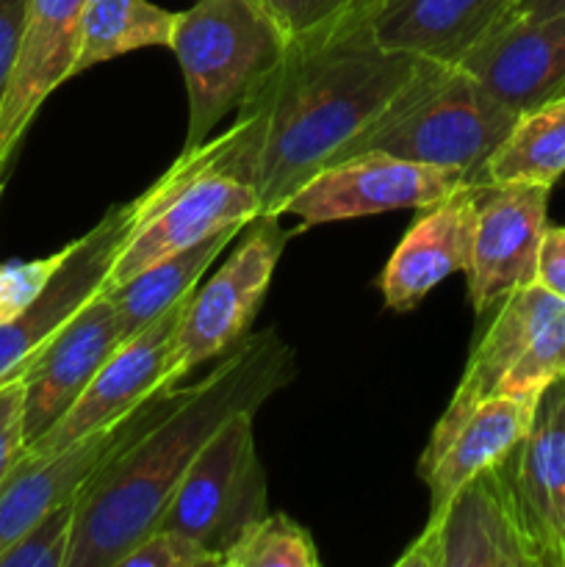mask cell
Returning a JSON list of instances; mask_svg holds the SVG:
<instances>
[{
  "instance_id": "obj_9",
  "label": "cell",
  "mask_w": 565,
  "mask_h": 567,
  "mask_svg": "<svg viewBox=\"0 0 565 567\" xmlns=\"http://www.w3.org/2000/svg\"><path fill=\"white\" fill-rule=\"evenodd\" d=\"M507 457L430 515L397 567H541L515 507Z\"/></svg>"
},
{
  "instance_id": "obj_21",
  "label": "cell",
  "mask_w": 565,
  "mask_h": 567,
  "mask_svg": "<svg viewBox=\"0 0 565 567\" xmlns=\"http://www.w3.org/2000/svg\"><path fill=\"white\" fill-rule=\"evenodd\" d=\"M535 404L496 396L471 410V415L460 424L452 441L421 474V480L427 482V491H430V515H435L465 482H471L482 471L493 468L507 454L515 452V446L530 432Z\"/></svg>"
},
{
  "instance_id": "obj_6",
  "label": "cell",
  "mask_w": 565,
  "mask_h": 567,
  "mask_svg": "<svg viewBox=\"0 0 565 567\" xmlns=\"http://www.w3.org/2000/svg\"><path fill=\"white\" fill-rule=\"evenodd\" d=\"M286 241L288 233L280 227V216H255L230 258H225L210 280L188 293L166 349L158 393L181 388L199 365L219 360L249 336Z\"/></svg>"
},
{
  "instance_id": "obj_23",
  "label": "cell",
  "mask_w": 565,
  "mask_h": 567,
  "mask_svg": "<svg viewBox=\"0 0 565 567\" xmlns=\"http://www.w3.org/2000/svg\"><path fill=\"white\" fill-rule=\"evenodd\" d=\"M565 175V94L515 120L476 183H537L552 188Z\"/></svg>"
},
{
  "instance_id": "obj_13",
  "label": "cell",
  "mask_w": 565,
  "mask_h": 567,
  "mask_svg": "<svg viewBox=\"0 0 565 567\" xmlns=\"http://www.w3.org/2000/svg\"><path fill=\"white\" fill-rule=\"evenodd\" d=\"M89 0H25L20 42L0 100V175L44 100L75 70Z\"/></svg>"
},
{
  "instance_id": "obj_19",
  "label": "cell",
  "mask_w": 565,
  "mask_h": 567,
  "mask_svg": "<svg viewBox=\"0 0 565 567\" xmlns=\"http://www.w3.org/2000/svg\"><path fill=\"white\" fill-rule=\"evenodd\" d=\"M480 183H463L441 203L421 208L380 277L382 299L397 313L413 310L449 275L469 269Z\"/></svg>"
},
{
  "instance_id": "obj_30",
  "label": "cell",
  "mask_w": 565,
  "mask_h": 567,
  "mask_svg": "<svg viewBox=\"0 0 565 567\" xmlns=\"http://www.w3.org/2000/svg\"><path fill=\"white\" fill-rule=\"evenodd\" d=\"M25 454V385L11 377L0 385V487Z\"/></svg>"
},
{
  "instance_id": "obj_4",
  "label": "cell",
  "mask_w": 565,
  "mask_h": 567,
  "mask_svg": "<svg viewBox=\"0 0 565 567\" xmlns=\"http://www.w3.org/2000/svg\"><path fill=\"white\" fill-rule=\"evenodd\" d=\"M565 377V299L541 282L518 288L496 308V319L471 352L463 377L432 426L419 474L443 452L471 410L507 396L535 404L552 382Z\"/></svg>"
},
{
  "instance_id": "obj_17",
  "label": "cell",
  "mask_w": 565,
  "mask_h": 567,
  "mask_svg": "<svg viewBox=\"0 0 565 567\" xmlns=\"http://www.w3.org/2000/svg\"><path fill=\"white\" fill-rule=\"evenodd\" d=\"M515 116L565 94V11L493 25L458 61Z\"/></svg>"
},
{
  "instance_id": "obj_10",
  "label": "cell",
  "mask_w": 565,
  "mask_h": 567,
  "mask_svg": "<svg viewBox=\"0 0 565 567\" xmlns=\"http://www.w3.org/2000/svg\"><path fill=\"white\" fill-rule=\"evenodd\" d=\"M183 388L155 393L125 419L100 426L53 454L44 457L22 454L0 487V554L39 518L75 502L116 454L125 452L142 432H147L161 415L175 408Z\"/></svg>"
},
{
  "instance_id": "obj_11",
  "label": "cell",
  "mask_w": 565,
  "mask_h": 567,
  "mask_svg": "<svg viewBox=\"0 0 565 567\" xmlns=\"http://www.w3.org/2000/svg\"><path fill=\"white\" fill-rule=\"evenodd\" d=\"M463 183L471 181L460 169L363 153L316 172L286 199L280 214H291L305 227H314L399 208L421 210L441 203Z\"/></svg>"
},
{
  "instance_id": "obj_16",
  "label": "cell",
  "mask_w": 565,
  "mask_h": 567,
  "mask_svg": "<svg viewBox=\"0 0 565 567\" xmlns=\"http://www.w3.org/2000/svg\"><path fill=\"white\" fill-rule=\"evenodd\" d=\"M133 227L131 203L114 205L86 236L70 244L64 266L55 271L48 291L22 316L0 324V385L22 374L33 354L100 291L111 260Z\"/></svg>"
},
{
  "instance_id": "obj_31",
  "label": "cell",
  "mask_w": 565,
  "mask_h": 567,
  "mask_svg": "<svg viewBox=\"0 0 565 567\" xmlns=\"http://www.w3.org/2000/svg\"><path fill=\"white\" fill-rule=\"evenodd\" d=\"M565 299V227H546L537 252V280Z\"/></svg>"
},
{
  "instance_id": "obj_2",
  "label": "cell",
  "mask_w": 565,
  "mask_h": 567,
  "mask_svg": "<svg viewBox=\"0 0 565 567\" xmlns=\"http://www.w3.org/2000/svg\"><path fill=\"white\" fill-rule=\"evenodd\" d=\"M294 374V349L275 330L249 332L222 354L203 380L183 388L170 413L116 454L78 496L66 567H120L144 535L158 529L177 485L210 435L230 415L258 410Z\"/></svg>"
},
{
  "instance_id": "obj_26",
  "label": "cell",
  "mask_w": 565,
  "mask_h": 567,
  "mask_svg": "<svg viewBox=\"0 0 565 567\" xmlns=\"http://www.w3.org/2000/svg\"><path fill=\"white\" fill-rule=\"evenodd\" d=\"M75 502L53 509L22 532L3 554L0 567H66L75 537Z\"/></svg>"
},
{
  "instance_id": "obj_28",
  "label": "cell",
  "mask_w": 565,
  "mask_h": 567,
  "mask_svg": "<svg viewBox=\"0 0 565 567\" xmlns=\"http://www.w3.org/2000/svg\"><path fill=\"white\" fill-rule=\"evenodd\" d=\"M222 554L210 551L183 532L158 526L144 535L131 551L122 557L120 567H219Z\"/></svg>"
},
{
  "instance_id": "obj_33",
  "label": "cell",
  "mask_w": 565,
  "mask_h": 567,
  "mask_svg": "<svg viewBox=\"0 0 565 567\" xmlns=\"http://www.w3.org/2000/svg\"><path fill=\"white\" fill-rule=\"evenodd\" d=\"M565 11V0H510L502 20H535V17H552ZM496 22V25H499Z\"/></svg>"
},
{
  "instance_id": "obj_5",
  "label": "cell",
  "mask_w": 565,
  "mask_h": 567,
  "mask_svg": "<svg viewBox=\"0 0 565 567\" xmlns=\"http://www.w3.org/2000/svg\"><path fill=\"white\" fill-rule=\"evenodd\" d=\"M288 44L249 0H197L177 11L170 50L177 55L188 94L186 147L194 150L255 83L282 59Z\"/></svg>"
},
{
  "instance_id": "obj_7",
  "label": "cell",
  "mask_w": 565,
  "mask_h": 567,
  "mask_svg": "<svg viewBox=\"0 0 565 567\" xmlns=\"http://www.w3.org/2000/svg\"><path fill=\"white\" fill-rule=\"evenodd\" d=\"M266 474L255 446V410L230 415L199 449L158 526L225 551L264 515Z\"/></svg>"
},
{
  "instance_id": "obj_18",
  "label": "cell",
  "mask_w": 565,
  "mask_h": 567,
  "mask_svg": "<svg viewBox=\"0 0 565 567\" xmlns=\"http://www.w3.org/2000/svg\"><path fill=\"white\" fill-rule=\"evenodd\" d=\"M510 485L541 567H565V377L541 393L510 454Z\"/></svg>"
},
{
  "instance_id": "obj_34",
  "label": "cell",
  "mask_w": 565,
  "mask_h": 567,
  "mask_svg": "<svg viewBox=\"0 0 565 567\" xmlns=\"http://www.w3.org/2000/svg\"><path fill=\"white\" fill-rule=\"evenodd\" d=\"M3 186H6V175H0V199H3Z\"/></svg>"
},
{
  "instance_id": "obj_12",
  "label": "cell",
  "mask_w": 565,
  "mask_h": 567,
  "mask_svg": "<svg viewBox=\"0 0 565 567\" xmlns=\"http://www.w3.org/2000/svg\"><path fill=\"white\" fill-rule=\"evenodd\" d=\"M548 194L552 188L537 183H480L474 247L465 269L469 299L480 316L537 280Z\"/></svg>"
},
{
  "instance_id": "obj_20",
  "label": "cell",
  "mask_w": 565,
  "mask_h": 567,
  "mask_svg": "<svg viewBox=\"0 0 565 567\" xmlns=\"http://www.w3.org/2000/svg\"><path fill=\"white\" fill-rule=\"evenodd\" d=\"M507 6L510 0H380L374 37L388 50L458 64Z\"/></svg>"
},
{
  "instance_id": "obj_8",
  "label": "cell",
  "mask_w": 565,
  "mask_h": 567,
  "mask_svg": "<svg viewBox=\"0 0 565 567\" xmlns=\"http://www.w3.org/2000/svg\"><path fill=\"white\" fill-rule=\"evenodd\" d=\"M133 227L111 260L100 291L125 286L158 260L172 258L214 233L249 225L264 214L260 199L247 183L227 175H194L188 181H155L131 203Z\"/></svg>"
},
{
  "instance_id": "obj_3",
  "label": "cell",
  "mask_w": 565,
  "mask_h": 567,
  "mask_svg": "<svg viewBox=\"0 0 565 567\" xmlns=\"http://www.w3.org/2000/svg\"><path fill=\"white\" fill-rule=\"evenodd\" d=\"M518 116L491 97L460 64L421 59L386 109L355 133L330 164L386 153L465 172L471 183ZM327 164V166H330Z\"/></svg>"
},
{
  "instance_id": "obj_32",
  "label": "cell",
  "mask_w": 565,
  "mask_h": 567,
  "mask_svg": "<svg viewBox=\"0 0 565 567\" xmlns=\"http://www.w3.org/2000/svg\"><path fill=\"white\" fill-rule=\"evenodd\" d=\"M22 17H25V0H0V100H3L11 64H14Z\"/></svg>"
},
{
  "instance_id": "obj_1",
  "label": "cell",
  "mask_w": 565,
  "mask_h": 567,
  "mask_svg": "<svg viewBox=\"0 0 565 567\" xmlns=\"http://www.w3.org/2000/svg\"><path fill=\"white\" fill-rule=\"evenodd\" d=\"M377 6L288 44L238 105L236 122L214 142L183 150L161 181L236 177L258 194L264 214L280 216L286 199L386 109L421 61L377 42Z\"/></svg>"
},
{
  "instance_id": "obj_25",
  "label": "cell",
  "mask_w": 565,
  "mask_h": 567,
  "mask_svg": "<svg viewBox=\"0 0 565 567\" xmlns=\"http://www.w3.org/2000/svg\"><path fill=\"white\" fill-rule=\"evenodd\" d=\"M319 551L305 526L286 513H266L225 551V567H319Z\"/></svg>"
},
{
  "instance_id": "obj_22",
  "label": "cell",
  "mask_w": 565,
  "mask_h": 567,
  "mask_svg": "<svg viewBox=\"0 0 565 567\" xmlns=\"http://www.w3.org/2000/svg\"><path fill=\"white\" fill-rule=\"evenodd\" d=\"M244 227L247 225L225 227V230L214 233L205 241L194 244V247L183 249L172 258L158 260V264L144 269L142 275L127 280L116 291H109L122 327H125V338L131 332L142 330L153 319H158L170 308H175L177 302H183L203 282L205 271L214 266V260L236 241V236H242Z\"/></svg>"
},
{
  "instance_id": "obj_24",
  "label": "cell",
  "mask_w": 565,
  "mask_h": 567,
  "mask_svg": "<svg viewBox=\"0 0 565 567\" xmlns=\"http://www.w3.org/2000/svg\"><path fill=\"white\" fill-rule=\"evenodd\" d=\"M177 11L150 0H89L72 78L142 48H170Z\"/></svg>"
},
{
  "instance_id": "obj_29",
  "label": "cell",
  "mask_w": 565,
  "mask_h": 567,
  "mask_svg": "<svg viewBox=\"0 0 565 567\" xmlns=\"http://www.w3.org/2000/svg\"><path fill=\"white\" fill-rule=\"evenodd\" d=\"M66 255H70V244L48 258L0 266V324L14 321L48 291L50 280L64 266Z\"/></svg>"
},
{
  "instance_id": "obj_15",
  "label": "cell",
  "mask_w": 565,
  "mask_h": 567,
  "mask_svg": "<svg viewBox=\"0 0 565 567\" xmlns=\"http://www.w3.org/2000/svg\"><path fill=\"white\" fill-rule=\"evenodd\" d=\"M186 299L150 324H144L142 330L122 338L120 347L100 365V371L89 382L86 391L78 396V402L39 441H33L25 449V454L44 457V454L59 452V449L86 437L89 432L125 419L138 404L155 396L161 374H164L166 349H170L172 332H175Z\"/></svg>"
},
{
  "instance_id": "obj_14",
  "label": "cell",
  "mask_w": 565,
  "mask_h": 567,
  "mask_svg": "<svg viewBox=\"0 0 565 567\" xmlns=\"http://www.w3.org/2000/svg\"><path fill=\"white\" fill-rule=\"evenodd\" d=\"M125 338L109 293H94L22 369L25 385V449L78 402L100 365Z\"/></svg>"
},
{
  "instance_id": "obj_27",
  "label": "cell",
  "mask_w": 565,
  "mask_h": 567,
  "mask_svg": "<svg viewBox=\"0 0 565 567\" xmlns=\"http://www.w3.org/2000/svg\"><path fill=\"white\" fill-rule=\"evenodd\" d=\"M282 37L286 44L316 37L338 25L355 11L374 6L377 0H249Z\"/></svg>"
}]
</instances>
